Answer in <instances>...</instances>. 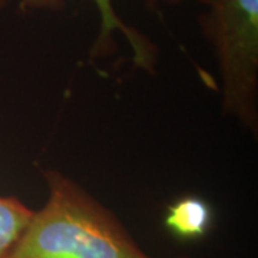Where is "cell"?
I'll return each mask as SVG.
<instances>
[{
    "label": "cell",
    "instance_id": "obj_4",
    "mask_svg": "<svg viewBox=\"0 0 258 258\" xmlns=\"http://www.w3.org/2000/svg\"><path fill=\"white\" fill-rule=\"evenodd\" d=\"M214 211L201 197L185 195L166 208L164 224L169 232L185 241L204 238L212 227Z\"/></svg>",
    "mask_w": 258,
    "mask_h": 258
},
{
    "label": "cell",
    "instance_id": "obj_5",
    "mask_svg": "<svg viewBox=\"0 0 258 258\" xmlns=\"http://www.w3.org/2000/svg\"><path fill=\"white\" fill-rule=\"evenodd\" d=\"M32 212L16 197L0 195V258H9L10 251L28 225Z\"/></svg>",
    "mask_w": 258,
    "mask_h": 258
},
{
    "label": "cell",
    "instance_id": "obj_2",
    "mask_svg": "<svg viewBox=\"0 0 258 258\" xmlns=\"http://www.w3.org/2000/svg\"><path fill=\"white\" fill-rule=\"evenodd\" d=\"M203 32L214 49L222 109L257 135L258 0H201Z\"/></svg>",
    "mask_w": 258,
    "mask_h": 258
},
{
    "label": "cell",
    "instance_id": "obj_3",
    "mask_svg": "<svg viewBox=\"0 0 258 258\" xmlns=\"http://www.w3.org/2000/svg\"><path fill=\"white\" fill-rule=\"evenodd\" d=\"M96 3V8L101 15V30L99 36L96 39L92 49L93 56H105L113 50V32L119 30L123 36L126 37L134 49L135 62L144 69H151L154 63V50L152 46L148 43V40L142 35H139L137 30L126 26L112 6L111 0H93ZM5 0H0V8L3 6ZM63 8V0H22L20 9L23 10H42L50 9L57 10Z\"/></svg>",
    "mask_w": 258,
    "mask_h": 258
},
{
    "label": "cell",
    "instance_id": "obj_1",
    "mask_svg": "<svg viewBox=\"0 0 258 258\" xmlns=\"http://www.w3.org/2000/svg\"><path fill=\"white\" fill-rule=\"evenodd\" d=\"M43 176L46 203L32 212L9 258H154L74 179L55 169L43 171Z\"/></svg>",
    "mask_w": 258,
    "mask_h": 258
},
{
    "label": "cell",
    "instance_id": "obj_6",
    "mask_svg": "<svg viewBox=\"0 0 258 258\" xmlns=\"http://www.w3.org/2000/svg\"><path fill=\"white\" fill-rule=\"evenodd\" d=\"M151 2H161V3H166V5H175V3H179L182 0H151Z\"/></svg>",
    "mask_w": 258,
    "mask_h": 258
}]
</instances>
